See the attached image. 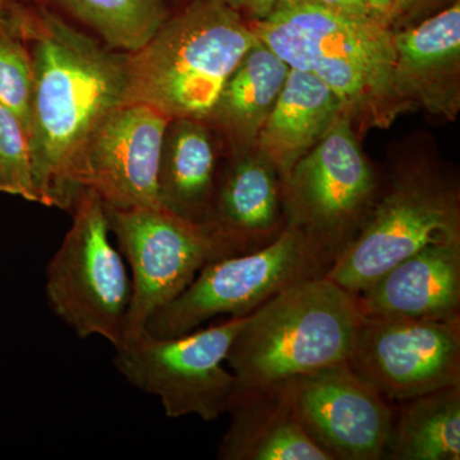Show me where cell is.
Returning a JSON list of instances; mask_svg holds the SVG:
<instances>
[{"label": "cell", "mask_w": 460, "mask_h": 460, "mask_svg": "<svg viewBox=\"0 0 460 460\" xmlns=\"http://www.w3.org/2000/svg\"><path fill=\"white\" fill-rule=\"evenodd\" d=\"M361 320L352 293L323 277L302 281L248 314L226 361L238 389L286 383L347 362Z\"/></svg>", "instance_id": "277c9868"}, {"label": "cell", "mask_w": 460, "mask_h": 460, "mask_svg": "<svg viewBox=\"0 0 460 460\" xmlns=\"http://www.w3.org/2000/svg\"><path fill=\"white\" fill-rule=\"evenodd\" d=\"M248 22L289 68L328 84L361 129L386 128L405 113L392 87L394 45L386 27L343 16L321 0H279Z\"/></svg>", "instance_id": "7a4b0ae2"}, {"label": "cell", "mask_w": 460, "mask_h": 460, "mask_svg": "<svg viewBox=\"0 0 460 460\" xmlns=\"http://www.w3.org/2000/svg\"><path fill=\"white\" fill-rule=\"evenodd\" d=\"M378 190L352 119L341 113L281 181L287 226L299 230L334 263L358 234Z\"/></svg>", "instance_id": "ba28073f"}, {"label": "cell", "mask_w": 460, "mask_h": 460, "mask_svg": "<svg viewBox=\"0 0 460 460\" xmlns=\"http://www.w3.org/2000/svg\"><path fill=\"white\" fill-rule=\"evenodd\" d=\"M287 383L305 431L332 460H383L395 402L347 362Z\"/></svg>", "instance_id": "7c38bea8"}, {"label": "cell", "mask_w": 460, "mask_h": 460, "mask_svg": "<svg viewBox=\"0 0 460 460\" xmlns=\"http://www.w3.org/2000/svg\"><path fill=\"white\" fill-rule=\"evenodd\" d=\"M71 210V228L47 266L48 304L78 338L96 335L118 348L131 304V278L111 244L98 193L81 190Z\"/></svg>", "instance_id": "52a82bcc"}, {"label": "cell", "mask_w": 460, "mask_h": 460, "mask_svg": "<svg viewBox=\"0 0 460 460\" xmlns=\"http://www.w3.org/2000/svg\"><path fill=\"white\" fill-rule=\"evenodd\" d=\"M384 460H459L460 385L395 402Z\"/></svg>", "instance_id": "44dd1931"}, {"label": "cell", "mask_w": 460, "mask_h": 460, "mask_svg": "<svg viewBox=\"0 0 460 460\" xmlns=\"http://www.w3.org/2000/svg\"><path fill=\"white\" fill-rule=\"evenodd\" d=\"M372 20L378 25L390 30V17H392L393 0H366ZM392 31V30H390Z\"/></svg>", "instance_id": "83f0119b"}, {"label": "cell", "mask_w": 460, "mask_h": 460, "mask_svg": "<svg viewBox=\"0 0 460 460\" xmlns=\"http://www.w3.org/2000/svg\"><path fill=\"white\" fill-rule=\"evenodd\" d=\"M392 87L405 111L454 120L460 111V2L393 32Z\"/></svg>", "instance_id": "5bb4252c"}, {"label": "cell", "mask_w": 460, "mask_h": 460, "mask_svg": "<svg viewBox=\"0 0 460 460\" xmlns=\"http://www.w3.org/2000/svg\"><path fill=\"white\" fill-rule=\"evenodd\" d=\"M456 0H393L390 30L399 31L443 11Z\"/></svg>", "instance_id": "d4e9b609"}, {"label": "cell", "mask_w": 460, "mask_h": 460, "mask_svg": "<svg viewBox=\"0 0 460 460\" xmlns=\"http://www.w3.org/2000/svg\"><path fill=\"white\" fill-rule=\"evenodd\" d=\"M347 363L394 402L460 385V320L362 316Z\"/></svg>", "instance_id": "8fae6325"}, {"label": "cell", "mask_w": 460, "mask_h": 460, "mask_svg": "<svg viewBox=\"0 0 460 460\" xmlns=\"http://www.w3.org/2000/svg\"><path fill=\"white\" fill-rule=\"evenodd\" d=\"M246 320L230 317L172 338L142 332L115 348V368L136 389L157 396L169 419H219L237 392V378L223 362Z\"/></svg>", "instance_id": "9c48e42d"}, {"label": "cell", "mask_w": 460, "mask_h": 460, "mask_svg": "<svg viewBox=\"0 0 460 460\" xmlns=\"http://www.w3.org/2000/svg\"><path fill=\"white\" fill-rule=\"evenodd\" d=\"M229 159L205 224L223 259L261 250L287 226L281 181L270 162L257 150Z\"/></svg>", "instance_id": "9a60e30c"}, {"label": "cell", "mask_w": 460, "mask_h": 460, "mask_svg": "<svg viewBox=\"0 0 460 460\" xmlns=\"http://www.w3.org/2000/svg\"><path fill=\"white\" fill-rule=\"evenodd\" d=\"M341 113V100L328 84L310 72L289 68L255 150L270 162L284 181Z\"/></svg>", "instance_id": "ac0fdd59"}, {"label": "cell", "mask_w": 460, "mask_h": 460, "mask_svg": "<svg viewBox=\"0 0 460 460\" xmlns=\"http://www.w3.org/2000/svg\"><path fill=\"white\" fill-rule=\"evenodd\" d=\"M169 118L128 102L102 120L75 166V189L98 193L117 208H162L157 196L160 151Z\"/></svg>", "instance_id": "4fadbf2b"}, {"label": "cell", "mask_w": 460, "mask_h": 460, "mask_svg": "<svg viewBox=\"0 0 460 460\" xmlns=\"http://www.w3.org/2000/svg\"><path fill=\"white\" fill-rule=\"evenodd\" d=\"M105 213L132 271L123 344L145 332L150 317L181 296L206 263L223 257L205 226L165 208L105 205Z\"/></svg>", "instance_id": "30bf717a"}, {"label": "cell", "mask_w": 460, "mask_h": 460, "mask_svg": "<svg viewBox=\"0 0 460 460\" xmlns=\"http://www.w3.org/2000/svg\"><path fill=\"white\" fill-rule=\"evenodd\" d=\"M22 0H0V22L7 18L9 12Z\"/></svg>", "instance_id": "f1b7e54d"}, {"label": "cell", "mask_w": 460, "mask_h": 460, "mask_svg": "<svg viewBox=\"0 0 460 460\" xmlns=\"http://www.w3.org/2000/svg\"><path fill=\"white\" fill-rule=\"evenodd\" d=\"M288 72L289 66L259 40L229 75L204 119L226 142L229 157L255 150Z\"/></svg>", "instance_id": "d6986e66"}, {"label": "cell", "mask_w": 460, "mask_h": 460, "mask_svg": "<svg viewBox=\"0 0 460 460\" xmlns=\"http://www.w3.org/2000/svg\"><path fill=\"white\" fill-rule=\"evenodd\" d=\"M0 193L38 202L29 137L22 123L0 104Z\"/></svg>", "instance_id": "cb8c5ba5"}, {"label": "cell", "mask_w": 460, "mask_h": 460, "mask_svg": "<svg viewBox=\"0 0 460 460\" xmlns=\"http://www.w3.org/2000/svg\"><path fill=\"white\" fill-rule=\"evenodd\" d=\"M460 243L458 183L428 165L396 171L367 219L323 275L357 296L384 272L429 244Z\"/></svg>", "instance_id": "5b68a950"}, {"label": "cell", "mask_w": 460, "mask_h": 460, "mask_svg": "<svg viewBox=\"0 0 460 460\" xmlns=\"http://www.w3.org/2000/svg\"><path fill=\"white\" fill-rule=\"evenodd\" d=\"M257 41L246 18L224 0H190L128 54L127 104L150 105L169 119L204 120Z\"/></svg>", "instance_id": "3957f363"}, {"label": "cell", "mask_w": 460, "mask_h": 460, "mask_svg": "<svg viewBox=\"0 0 460 460\" xmlns=\"http://www.w3.org/2000/svg\"><path fill=\"white\" fill-rule=\"evenodd\" d=\"M363 317L460 320V243L429 244L356 296Z\"/></svg>", "instance_id": "2e32d148"}, {"label": "cell", "mask_w": 460, "mask_h": 460, "mask_svg": "<svg viewBox=\"0 0 460 460\" xmlns=\"http://www.w3.org/2000/svg\"><path fill=\"white\" fill-rule=\"evenodd\" d=\"M230 425L217 449L222 460H332L305 431L288 383L238 389Z\"/></svg>", "instance_id": "e0dca14e"}, {"label": "cell", "mask_w": 460, "mask_h": 460, "mask_svg": "<svg viewBox=\"0 0 460 460\" xmlns=\"http://www.w3.org/2000/svg\"><path fill=\"white\" fill-rule=\"evenodd\" d=\"M247 21H259L268 16L279 0H224Z\"/></svg>", "instance_id": "484cf974"}, {"label": "cell", "mask_w": 460, "mask_h": 460, "mask_svg": "<svg viewBox=\"0 0 460 460\" xmlns=\"http://www.w3.org/2000/svg\"><path fill=\"white\" fill-rule=\"evenodd\" d=\"M11 18L32 58L29 137L39 204L71 210L74 172L91 135L127 104L128 54L111 49L38 0H22Z\"/></svg>", "instance_id": "6da1fadb"}, {"label": "cell", "mask_w": 460, "mask_h": 460, "mask_svg": "<svg viewBox=\"0 0 460 460\" xmlns=\"http://www.w3.org/2000/svg\"><path fill=\"white\" fill-rule=\"evenodd\" d=\"M321 2L343 16L356 18V20L374 21L366 0H321Z\"/></svg>", "instance_id": "4316f807"}, {"label": "cell", "mask_w": 460, "mask_h": 460, "mask_svg": "<svg viewBox=\"0 0 460 460\" xmlns=\"http://www.w3.org/2000/svg\"><path fill=\"white\" fill-rule=\"evenodd\" d=\"M215 132L205 120H169L160 151L157 196L171 213L205 226L217 180Z\"/></svg>", "instance_id": "ffe728a7"}, {"label": "cell", "mask_w": 460, "mask_h": 460, "mask_svg": "<svg viewBox=\"0 0 460 460\" xmlns=\"http://www.w3.org/2000/svg\"><path fill=\"white\" fill-rule=\"evenodd\" d=\"M111 49L141 50L172 17L171 0H56Z\"/></svg>", "instance_id": "7402d4cb"}, {"label": "cell", "mask_w": 460, "mask_h": 460, "mask_svg": "<svg viewBox=\"0 0 460 460\" xmlns=\"http://www.w3.org/2000/svg\"><path fill=\"white\" fill-rule=\"evenodd\" d=\"M332 266L310 239L286 226L261 250L206 263L181 296L150 317L145 332L180 337L222 314L248 316L288 288L323 278Z\"/></svg>", "instance_id": "8992f818"}, {"label": "cell", "mask_w": 460, "mask_h": 460, "mask_svg": "<svg viewBox=\"0 0 460 460\" xmlns=\"http://www.w3.org/2000/svg\"><path fill=\"white\" fill-rule=\"evenodd\" d=\"M33 91L32 58L11 18L0 22V104L9 109L29 131Z\"/></svg>", "instance_id": "603a6c76"}]
</instances>
